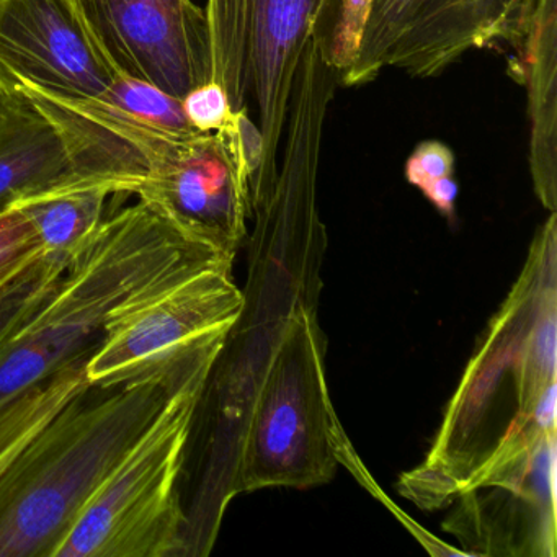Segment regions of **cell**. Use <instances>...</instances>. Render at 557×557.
Returning <instances> with one entry per match:
<instances>
[{"label": "cell", "instance_id": "1", "mask_svg": "<svg viewBox=\"0 0 557 557\" xmlns=\"http://www.w3.org/2000/svg\"><path fill=\"white\" fill-rule=\"evenodd\" d=\"M234 260L190 239L152 205L110 214L41 308L0 348V404L94 351L116 312Z\"/></svg>", "mask_w": 557, "mask_h": 557}, {"label": "cell", "instance_id": "2", "mask_svg": "<svg viewBox=\"0 0 557 557\" xmlns=\"http://www.w3.org/2000/svg\"><path fill=\"white\" fill-rule=\"evenodd\" d=\"M216 342L172 370L71 399L0 474V557H57L90 498Z\"/></svg>", "mask_w": 557, "mask_h": 557}, {"label": "cell", "instance_id": "3", "mask_svg": "<svg viewBox=\"0 0 557 557\" xmlns=\"http://www.w3.org/2000/svg\"><path fill=\"white\" fill-rule=\"evenodd\" d=\"M221 355L195 364L90 498L57 557H181V481L198 407Z\"/></svg>", "mask_w": 557, "mask_h": 557}, {"label": "cell", "instance_id": "4", "mask_svg": "<svg viewBox=\"0 0 557 557\" xmlns=\"http://www.w3.org/2000/svg\"><path fill=\"white\" fill-rule=\"evenodd\" d=\"M337 433L325 384L324 344L315 319L286 324L244 433L233 492L312 487L337 468Z\"/></svg>", "mask_w": 557, "mask_h": 557}, {"label": "cell", "instance_id": "5", "mask_svg": "<svg viewBox=\"0 0 557 557\" xmlns=\"http://www.w3.org/2000/svg\"><path fill=\"white\" fill-rule=\"evenodd\" d=\"M321 2L207 0L213 81L233 110H249L263 139L253 211L265 207L275 188L293 77Z\"/></svg>", "mask_w": 557, "mask_h": 557}, {"label": "cell", "instance_id": "6", "mask_svg": "<svg viewBox=\"0 0 557 557\" xmlns=\"http://www.w3.org/2000/svg\"><path fill=\"white\" fill-rule=\"evenodd\" d=\"M244 305L230 265L201 270L132 302L110 319L87 360L90 387L172 370L227 341Z\"/></svg>", "mask_w": 557, "mask_h": 557}, {"label": "cell", "instance_id": "7", "mask_svg": "<svg viewBox=\"0 0 557 557\" xmlns=\"http://www.w3.org/2000/svg\"><path fill=\"white\" fill-rule=\"evenodd\" d=\"M135 195L231 260L253 216L252 184L227 128L171 138Z\"/></svg>", "mask_w": 557, "mask_h": 557}, {"label": "cell", "instance_id": "8", "mask_svg": "<svg viewBox=\"0 0 557 557\" xmlns=\"http://www.w3.org/2000/svg\"><path fill=\"white\" fill-rule=\"evenodd\" d=\"M110 63L184 99L213 81L207 12L194 0H76Z\"/></svg>", "mask_w": 557, "mask_h": 557}, {"label": "cell", "instance_id": "9", "mask_svg": "<svg viewBox=\"0 0 557 557\" xmlns=\"http://www.w3.org/2000/svg\"><path fill=\"white\" fill-rule=\"evenodd\" d=\"M116 73L76 0H0V81L97 99Z\"/></svg>", "mask_w": 557, "mask_h": 557}, {"label": "cell", "instance_id": "10", "mask_svg": "<svg viewBox=\"0 0 557 557\" xmlns=\"http://www.w3.org/2000/svg\"><path fill=\"white\" fill-rule=\"evenodd\" d=\"M536 0H425L387 67L429 79L472 50L523 47Z\"/></svg>", "mask_w": 557, "mask_h": 557}, {"label": "cell", "instance_id": "11", "mask_svg": "<svg viewBox=\"0 0 557 557\" xmlns=\"http://www.w3.org/2000/svg\"><path fill=\"white\" fill-rule=\"evenodd\" d=\"M77 172L60 128L14 87L0 86V213L71 185Z\"/></svg>", "mask_w": 557, "mask_h": 557}, {"label": "cell", "instance_id": "12", "mask_svg": "<svg viewBox=\"0 0 557 557\" xmlns=\"http://www.w3.org/2000/svg\"><path fill=\"white\" fill-rule=\"evenodd\" d=\"M518 63L527 87L530 172L534 194L554 213L557 205V0H536Z\"/></svg>", "mask_w": 557, "mask_h": 557}, {"label": "cell", "instance_id": "13", "mask_svg": "<svg viewBox=\"0 0 557 557\" xmlns=\"http://www.w3.org/2000/svg\"><path fill=\"white\" fill-rule=\"evenodd\" d=\"M112 195H116L115 190L106 184L71 185L15 207L34 224L45 257L67 267L106 220L107 200Z\"/></svg>", "mask_w": 557, "mask_h": 557}, {"label": "cell", "instance_id": "14", "mask_svg": "<svg viewBox=\"0 0 557 557\" xmlns=\"http://www.w3.org/2000/svg\"><path fill=\"white\" fill-rule=\"evenodd\" d=\"M90 355L0 404V474L71 399L89 389L86 363Z\"/></svg>", "mask_w": 557, "mask_h": 557}, {"label": "cell", "instance_id": "15", "mask_svg": "<svg viewBox=\"0 0 557 557\" xmlns=\"http://www.w3.org/2000/svg\"><path fill=\"white\" fill-rule=\"evenodd\" d=\"M425 0H371L357 60L341 76L342 87L373 83L386 70Z\"/></svg>", "mask_w": 557, "mask_h": 557}, {"label": "cell", "instance_id": "16", "mask_svg": "<svg viewBox=\"0 0 557 557\" xmlns=\"http://www.w3.org/2000/svg\"><path fill=\"white\" fill-rule=\"evenodd\" d=\"M100 97L146 128L172 135L197 132L185 115L182 99L122 71L116 73L109 89Z\"/></svg>", "mask_w": 557, "mask_h": 557}, {"label": "cell", "instance_id": "17", "mask_svg": "<svg viewBox=\"0 0 557 557\" xmlns=\"http://www.w3.org/2000/svg\"><path fill=\"white\" fill-rule=\"evenodd\" d=\"M406 178L443 216L455 218L458 184L455 181V154L449 146L436 139L419 143L407 159Z\"/></svg>", "mask_w": 557, "mask_h": 557}, {"label": "cell", "instance_id": "18", "mask_svg": "<svg viewBox=\"0 0 557 557\" xmlns=\"http://www.w3.org/2000/svg\"><path fill=\"white\" fill-rule=\"evenodd\" d=\"M47 259L34 224L18 207L0 213V302Z\"/></svg>", "mask_w": 557, "mask_h": 557}, {"label": "cell", "instance_id": "19", "mask_svg": "<svg viewBox=\"0 0 557 557\" xmlns=\"http://www.w3.org/2000/svg\"><path fill=\"white\" fill-rule=\"evenodd\" d=\"M66 267L44 259L34 272L0 302V348L38 309L57 288Z\"/></svg>", "mask_w": 557, "mask_h": 557}, {"label": "cell", "instance_id": "20", "mask_svg": "<svg viewBox=\"0 0 557 557\" xmlns=\"http://www.w3.org/2000/svg\"><path fill=\"white\" fill-rule=\"evenodd\" d=\"M182 106L190 125L200 133L221 132L234 115L230 97L216 81H208L191 89L182 99Z\"/></svg>", "mask_w": 557, "mask_h": 557}]
</instances>
